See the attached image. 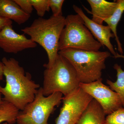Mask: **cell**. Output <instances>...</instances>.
<instances>
[{
    "label": "cell",
    "instance_id": "cell-1",
    "mask_svg": "<svg viewBox=\"0 0 124 124\" xmlns=\"http://www.w3.org/2000/svg\"><path fill=\"white\" fill-rule=\"evenodd\" d=\"M2 62L6 79L5 86L0 85V93L4 96L2 100L22 110L34 100L40 85L32 80L31 74L26 72L15 59L4 57Z\"/></svg>",
    "mask_w": 124,
    "mask_h": 124
},
{
    "label": "cell",
    "instance_id": "cell-2",
    "mask_svg": "<svg viewBox=\"0 0 124 124\" xmlns=\"http://www.w3.org/2000/svg\"><path fill=\"white\" fill-rule=\"evenodd\" d=\"M66 17L52 15L48 19L39 17L31 25L21 31L31 37L32 41L42 46L46 52L48 62L44 64L46 68L53 64L58 54L59 40L64 28Z\"/></svg>",
    "mask_w": 124,
    "mask_h": 124
},
{
    "label": "cell",
    "instance_id": "cell-3",
    "mask_svg": "<svg viewBox=\"0 0 124 124\" xmlns=\"http://www.w3.org/2000/svg\"><path fill=\"white\" fill-rule=\"evenodd\" d=\"M75 69L80 83H90L102 79V71L106 68L105 62L111 56L108 51H88L67 48L59 51Z\"/></svg>",
    "mask_w": 124,
    "mask_h": 124
},
{
    "label": "cell",
    "instance_id": "cell-4",
    "mask_svg": "<svg viewBox=\"0 0 124 124\" xmlns=\"http://www.w3.org/2000/svg\"><path fill=\"white\" fill-rule=\"evenodd\" d=\"M80 83L73 66L58 54L53 64L44 71L42 93L48 96L59 92L65 97L79 88Z\"/></svg>",
    "mask_w": 124,
    "mask_h": 124
},
{
    "label": "cell",
    "instance_id": "cell-5",
    "mask_svg": "<svg viewBox=\"0 0 124 124\" xmlns=\"http://www.w3.org/2000/svg\"><path fill=\"white\" fill-rule=\"evenodd\" d=\"M102 46L94 39L79 15H69L66 17L59 43V51L71 48L98 51Z\"/></svg>",
    "mask_w": 124,
    "mask_h": 124
},
{
    "label": "cell",
    "instance_id": "cell-6",
    "mask_svg": "<svg viewBox=\"0 0 124 124\" xmlns=\"http://www.w3.org/2000/svg\"><path fill=\"white\" fill-rule=\"evenodd\" d=\"M63 94L59 92L45 96L40 87L32 102L19 112L17 124H48L50 116L56 106H58L62 100Z\"/></svg>",
    "mask_w": 124,
    "mask_h": 124
},
{
    "label": "cell",
    "instance_id": "cell-7",
    "mask_svg": "<svg viewBox=\"0 0 124 124\" xmlns=\"http://www.w3.org/2000/svg\"><path fill=\"white\" fill-rule=\"evenodd\" d=\"M93 99L79 87L72 93L63 97V105L55 124H76Z\"/></svg>",
    "mask_w": 124,
    "mask_h": 124
},
{
    "label": "cell",
    "instance_id": "cell-8",
    "mask_svg": "<svg viewBox=\"0 0 124 124\" xmlns=\"http://www.w3.org/2000/svg\"><path fill=\"white\" fill-rule=\"evenodd\" d=\"M102 79L90 83H80L79 87L100 104L106 115L124 108V99L102 82Z\"/></svg>",
    "mask_w": 124,
    "mask_h": 124
},
{
    "label": "cell",
    "instance_id": "cell-9",
    "mask_svg": "<svg viewBox=\"0 0 124 124\" xmlns=\"http://www.w3.org/2000/svg\"><path fill=\"white\" fill-rule=\"evenodd\" d=\"M37 46V44L27 38L24 34L16 32L12 25L7 26L0 31V48L6 53L17 54Z\"/></svg>",
    "mask_w": 124,
    "mask_h": 124
},
{
    "label": "cell",
    "instance_id": "cell-10",
    "mask_svg": "<svg viewBox=\"0 0 124 124\" xmlns=\"http://www.w3.org/2000/svg\"><path fill=\"white\" fill-rule=\"evenodd\" d=\"M73 8L77 14L82 18L85 25L90 31L93 36L97 39L102 46H106L115 58H122L124 59V55H120L116 53L113 46L111 43V38H115V36L111 31L110 27L108 25L104 26L94 22L85 15L81 8L76 5H73Z\"/></svg>",
    "mask_w": 124,
    "mask_h": 124
},
{
    "label": "cell",
    "instance_id": "cell-11",
    "mask_svg": "<svg viewBox=\"0 0 124 124\" xmlns=\"http://www.w3.org/2000/svg\"><path fill=\"white\" fill-rule=\"evenodd\" d=\"M91 9L92 20L102 25L104 20L112 15L117 7L116 1L109 2L105 0H87Z\"/></svg>",
    "mask_w": 124,
    "mask_h": 124
},
{
    "label": "cell",
    "instance_id": "cell-12",
    "mask_svg": "<svg viewBox=\"0 0 124 124\" xmlns=\"http://www.w3.org/2000/svg\"><path fill=\"white\" fill-rule=\"evenodd\" d=\"M0 16L21 24L28 20L31 15L23 11L14 0H0Z\"/></svg>",
    "mask_w": 124,
    "mask_h": 124
},
{
    "label": "cell",
    "instance_id": "cell-13",
    "mask_svg": "<svg viewBox=\"0 0 124 124\" xmlns=\"http://www.w3.org/2000/svg\"><path fill=\"white\" fill-rule=\"evenodd\" d=\"M106 116L100 104L93 99L76 124H105Z\"/></svg>",
    "mask_w": 124,
    "mask_h": 124
},
{
    "label": "cell",
    "instance_id": "cell-14",
    "mask_svg": "<svg viewBox=\"0 0 124 124\" xmlns=\"http://www.w3.org/2000/svg\"><path fill=\"white\" fill-rule=\"evenodd\" d=\"M118 6L116 10L110 17L104 20L108 26L110 27L112 33L115 36V38L118 47V50L123 55V49L121 43L120 42L117 33V27L122 14L124 12V0H117L116 1Z\"/></svg>",
    "mask_w": 124,
    "mask_h": 124
},
{
    "label": "cell",
    "instance_id": "cell-15",
    "mask_svg": "<svg viewBox=\"0 0 124 124\" xmlns=\"http://www.w3.org/2000/svg\"><path fill=\"white\" fill-rule=\"evenodd\" d=\"M19 111L10 103L3 100L0 104V124L6 122L15 124Z\"/></svg>",
    "mask_w": 124,
    "mask_h": 124
},
{
    "label": "cell",
    "instance_id": "cell-16",
    "mask_svg": "<svg viewBox=\"0 0 124 124\" xmlns=\"http://www.w3.org/2000/svg\"><path fill=\"white\" fill-rule=\"evenodd\" d=\"M113 68L117 73V80L115 82H113L107 79V84L112 90L120 94L124 99V71L122 70L121 66L117 63L115 64Z\"/></svg>",
    "mask_w": 124,
    "mask_h": 124
},
{
    "label": "cell",
    "instance_id": "cell-17",
    "mask_svg": "<svg viewBox=\"0 0 124 124\" xmlns=\"http://www.w3.org/2000/svg\"><path fill=\"white\" fill-rule=\"evenodd\" d=\"M105 124H124V108L118 109L106 117Z\"/></svg>",
    "mask_w": 124,
    "mask_h": 124
},
{
    "label": "cell",
    "instance_id": "cell-18",
    "mask_svg": "<svg viewBox=\"0 0 124 124\" xmlns=\"http://www.w3.org/2000/svg\"><path fill=\"white\" fill-rule=\"evenodd\" d=\"M31 1L40 17H43L46 12L50 10L49 0H31Z\"/></svg>",
    "mask_w": 124,
    "mask_h": 124
},
{
    "label": "cell",
    "instance_id": "cell-19",
    "mask_svg": "<svg viewBox=\"0 0 124 124\" xmlns=\"http://www.w3.org/2000/svg\"><path fill=\"white\" fill-rule=\"evenodd\" d=\"M49 6L53 16L57 17L62 15V8L64 0H49Z\"/></svg>",
    "mask_w": 124,
    "mask_h": 124
},
{
    "label": "cell",
    "instance_id": "cell-20",
    "mask_svg": "<svg viewBox=\"0 0 124 124\" xmlns=\"http://www.w3.org/2000/svg\"><path fill=\"white\" fill-rule=\"evenodd\" d=\"M15 2L24 12L31 15L33 10L31 0H14Z\"/></svg>",
    "mask_w": 124,
    "mask_h": 124
},
{
    "label": "cell",
    "instance_id": "cell-21",
    "mask_svg": "<svg viewBox=\"0 0 124 124\" xmlns=\"http://www.w3.org/2000/svg\"><path fill=\"white\" fill-rule=\"evenodd\" d=\"M12 20L0 16V31L7 26L12 25Z\"/></svg>",
    "mask_w": 124,
    "mask_h": 124
},
{
    "label": "cell",
    "instance_id": "cell-22",
    "mask_svg": "<svg viewBox=\"0 0 124 124\" xmlns=\"http://www.w3.org/2000/svg\"><path fill=\"white\" fill-rule=\"evenodd\" d=\"M4 73V64L2 62H0V80L3 79Z\"/></svg>",
    "mask_w": 124,
    "mask_h": 124
},
{
    "label": "cell",
    "instance_id": "cell-23",
    "mask_svg": "<svg viewBox=\"0 0 124 124\" xmlns=\"http://www.w3.org/2000/svg\"><path fill=\"white\" fill-rule=\"evenodd\" d=\"M1 94L0 93V104L2 102V101H3V100H2V98H1Z\"/></svg>",
    "mask_w": 124,
    "mask_h": 124
},
{
    "label": "cell",
    "instance_id": "cell-24",
    "mask_svg": "<svg viewBox=\"0 0 124 124\" xmlns=\"http://www.w3.org/2000/svg\"><path fill=\"white\" fill-rule=\"evenodd\" d=\"M9 124V123H8V122H5V123H4V124Z\"/></svg>",
    "mask_w": 124,
    "mask_h": 124
},
{
    "label": "cell",
    "instance_id": "cell-25",
    "mask_svg": "<svg viewBox=\"0 0 124 124\" xmlns=\"http://www.w3.org/2000/svg\"></svg>",
    "mask_w": 124,
    "mask_h": 124
}]
</instances>
